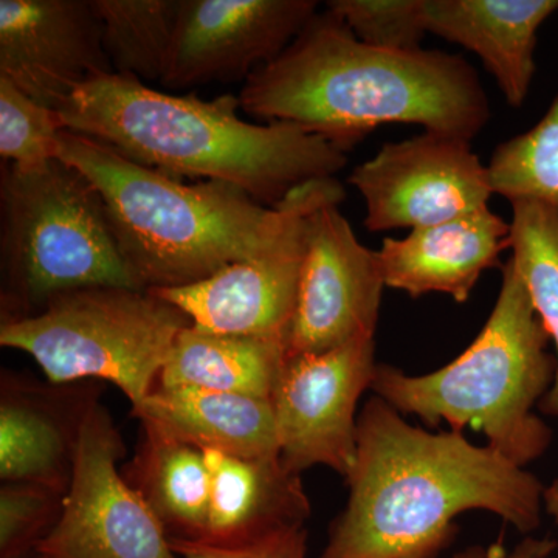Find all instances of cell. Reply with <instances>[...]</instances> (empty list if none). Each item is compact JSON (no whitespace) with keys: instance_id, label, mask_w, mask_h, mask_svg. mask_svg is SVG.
I'll use <instances>...</instances> for the list:
<instances>
[{"instance_id":"8","label":"cell","mask_w":558,"mask_h":558,"mask_svg":"<svg viewBox=\"0 0 558 558\" xmlns=\"http://www.w3.org/2000/svg\"><path fill=\"white\" fill-rule=\"evenodd\" d=\"M123 436L95 399L84 416L60 520L35 553L46 558H182L153 510L124 480Z\"/></svg>"},{"instance_id":"9","label":"cell","mask_w":558,"mask_h":558,"mask_svg":"<svg viewBox=\"0 0 558 558\" xmlns=\"http://www.w3.org/2000/svg\"><path fill=\"white\" fill-rule=\"evenodd\" d=\"M348 182L365 201L363 226L373 233L438 226L488 207L494 196L470 142L428 131L385 143Z\"/></svg>"},{"instance_id":"22","label":"cell","mask_w":558,"mask_h":558,"mask_svg":"<svg viewBox=\"0 0 558 558\" xmlns=\"http://www.w3.org/2000/svg\"><path fill=\"white\" fill-rule=\"evenodd\" d=\"M510 250L532 306L556 348V379L538 409L558 417V207L534 201L512 202ZM543 505L558 523V478L545 488Z\"/></svg>"},{"instance_id":"10","label":"cell","mask_w":558,"mask_h":558,"mask_svg":"<svg viewBox=\"0 0 558 558\" xmlns=\"http://www.w3.org/2000/svg\"><path fill=\"white\" fill-rule=\"evenodd\" d=\"M340 204L329 202L307 216L299 296L286 336L289 355L374 339L387 288L379 253L359 241Z\"/></svg>"},{"instance_id":"23","label":"cell","mask_w":558,"mask_h":558,"mask_svg":"<svg viewBox=\"0 0 558 558\" xmlns=\"http://www.w3.org/2000/svg\"><path fill=\"white\" fill-rule=\"evenodd\" d=\"M183 0H94L113 73L163 80Z\"/></svg>"},{"instance_id":"16","label":"cell","mask_w":558,"mask_h":558,"mask_svg":"<svg viewBox=\"0 0 558 558\" xmlns=\"http://www.w3.org/2000/svg\"><path fill=\"white\" fill-rule=\"evenodd\" d=\"M509 248L510 222L486 207L411 230L403 240L385 238L377 253L387 288L403 290L411 299L446 293L462 304L481 275L498 267Z\"/></svg>"},{"instance_id":"24","label":"cell","mask_w":558,"mask_h":558,"mask_svg":"<svg viewBox=\"0 0 558 558\" xmlns=\"http://www.w3.org/2000/svg\"><path fill=\"white\" fill-rule=\"evenodd\" d=\"M487 170L494 194L510 204L534 201L558 207V92L534 128L495 148Z\"/></svg>"},{"instance_id":"29","label":"cell","mask_w":558,"mask_h":558,"mask_svg":"<svg viewBox=\"0 0 558 558\" xmlns=\"http://www.w3.org/2000/svg\"><path fill=\"white\" fill-rule=\"evenodd\" d=\"M557 548L556 539L527 537L512 550L495 543L490 546H472V548L457 554L453 558H546Z\"/></svg>"},{"instance_id":"25","label":"cell","mask_w":558,"mask_h":558,"mask_svg":"<svg viewBox=\"0 0 558 558\" xmlns=\"http://www.w3.org/2000/svg\"><path fill=\"white\" fill-rule=\"evenodd\" d=\"M64 131L58 110L40 105L0 76V157L17 170L32 171L58 159Z\"/></svg>"},{"instance_id":"15","label":"cell","mask_w":558,"mask_h":558,"mask_svg":"<svg viewBox=\"0 0 558 558\" xmlns=\"http://www.w3.org/2000/svg\"><path fill=\"white\" fill-rule=\"evenodd\" d=\"M98 399L89 381L53 385L2 373L0 478L68 492L84 416Z\"/></svg>"},{"instance_id":"13","label":"cell","mask_w":558,"mask_h":558,"mask_svg":"<svg viewBox=\"0 0 558 558\" xmlns=\"http://www.w3.org/2000/svg\"><path fill=\"white\" fill-rule=\"evenodd\" d=\"M113 73L94 0H0V76L58 110Z\"/></svg>"},{"instance_id":"6","label":"cell","mask_w":558,"mask_h":558,"mask_svg":"<svg viewBox=\"0 0 558 558\" xmlns=\"http://www.w3.org/2000/svg\"><path fill=\"white\" fill-rule=\"evenodd\" d=\"M0 266L2 322L32 317L70 290L142 289L121 255L100 191L61 159L32 171L2 163Z\"/></svg>"},{"instance_id":"14","label":"cell","mask_w":558,"mask_h":558,"mask_svg":"<svg viewBox=\"0 0 558 558\" xmlns=\"http://www.w3.org/2000/svg\"><path fill=\"white\" fill-rule=\"evenodd\" d=\"M306 219L269 255L230 264L196 284L150 292L170 301L189 315L193 326L208 332L286 340L299 296Z\"/></svg>"},{"instance_id":"11","label":"cell","mask_w":558,"mask_h":558,"mask_svg":"<svg viewBox=\"0 0 558 558\" xmlns=\"http://www.w3.org/2000/svg\"><path fill=\"white\" fill-rule=\"evenodd\" d=\"M374 339L318 355H288L271 405L279 458L292 472L325 465L344 480L357 458L355 411L376 376Z\"/></svg>"},{"instance_id":"28","label":"cell","mask_w":558,"mask_h":558,"mask_svg":"<svg viewBox=\"0 0 558 558\" xmlns=\"http://www.w3.org/2000/svg\"><path fill=\"white\" fill-rule=\"evenodd\" d=\"M182 558H307L306 527L289 529L241 546H218L193 539H170Z\"/></svg>"},{"instance_id":"27","label":"cell","mask_w":558,"mask_h":558,"mask_svg":"<svg viewBox=\"0 0 558 558\" xmlns=\"http://www.w3.org/2000/svg\"><path fill=\"white\" fill-rule=\"evenodd\" d=\"M64 492L35 483L0 488V558H24L60 520Z\"/></svg>"},{"instance_id":"3","label":"cell","mask_w":558,"mask_h":558,"mask_svg":"<svg viewBox=\"0 0 558 558\" xmlns=\"http://www.w3.org/2000/svg\"><path fill=\"white\" fill-rule=\"evenodd\" d=\"M58 159L100 191L121 255L145 290L185 288L230 264L269 255L322 205L343 202L336 178L315 179L266 207L220 180L183 182L86 135L62 131Z\"/></svg>"},{"instance_id":"17","label":"cell","mask_w":558,"mask_h":558,"mask_svg":"<svg viewBox=\"0 0 558 558\" xmlns=\"http://www.w3.org/2000/svg\"><path fill=\"white\" fill-rule=\"evenodd\" d=\"M558 0H424L427 32L475 53L512 108L526 101L539 27Z\"/></svg>"},{"instance_id":"18","label":"cell","mask_w":558,"mask_h":558,"mask_svg":"<svg viewBox=\"0 0 558 558\" xmlns=\"http://www.w3.org/2000/svg\"><path fill=\"white\" fill-rule=\"evenodd\" d=\"M209 472L207 532L201 542L241 546L304 527L311 501L300 473L281 458L247 459L204 450Z\"/></svg>"},{"instance_id":"5","label":"cell","mask_w":558,"mask_h":558,"mask_svg":"<svg viewBox=\"0 0 558 558\" xmlns=\"http://www.w3.org/2000/svg\"><path fill=\"white\" fill-rule=\"evenodd\" d=\"M501 271L494 311L458 359L427 376L377 365L371 388L399 413L416 414L429 427L447 422L453 432L484 433L490 449L524 469L553 440L532 409L553 387L557 357L512 259Z\"/></svg>"},{"instance_id":"12","label":"cell","mask_w":558,"mask_h":558,"mask_svg":"<svg viewBox=\"0 0 558 558\" xmlns=\"http://www.w3.org/2000/svg\"><path fill=\"white\" fill-rule=\"evenodd\" d=\"M318 13L315 0H183L161 84L189 89L247 80Z\"/></svg>"},{"instance_id":"4","label":"cell","mask_w":558,"mask_h":558,"mask_svg":"<svg viewBox=\"0 0 558 558\" xmlns=\"http://www.w3.org/2000/svg\"><path fill=\"white\" fill-rule=\"evenodd\" d=\"M240 97L163 94L134 76L89 81L58 109L65 131L86 135L143 167L174 178L220 180L277 207L315 179L336 178L347 153L299 124H255Z\"/></svg>"},{"instance_id":"2","label":"cell","mask_w":558,"mask_h":558,"mask_svg":"<svg viewBox=\"0 0 558 558\" xmlns=\"http://www.w3.org/2000/svg\"><path fill=\"white\" fill-rule=\"evenodd\" d=\"M238 97L248 116L299 124L343 153L381 124H416L472 142L492 119L468 60L440 50L376 49L328 9L256 69Z\"/></svg>"},{"instance_id":"20","label":"cell","mask_w":558,"mask_h":558,"mask_svg":"<svg viewBox=\"0 0 558 558\" xmlns=\"http://www.w3.org/2000/svg\"><path fill=\"white\" fill-rule=\"evenodd\" d=\"M278 337L223 336L190 326L180 332L156 387H190L274 398L288 360Z\"/></svg>"},{"instance_id":"30","label":"cell","mask_w":558,"mask_h":558,"mask_svg":"<svg viewBox=\"0 0 558 558\" xmlns=\"http://www.w3.org/2000/svg\"><path fill=\"white\" fill-rule=\"evenodd\" d=\"M24 558H46V557H43V556H39V554L33 553V554H31V556H27Z\"/></svg>"},{"instance_id":"7","label":"cell","mask_w":558,"mask_h":558,"mask_svg":"<svg viewBox=\"0 0 558 558\" xmlns=\"http://www.w3.org/2000/svg\"><path fill=\"white\" fill-rule=\"evenodd\" d=\"M190 326L185 312L150 290L95 286L61 293L32 317L0 322V347L31 355L49 384L109 381L135 410Z\"/></svg>"},{"instance_id":"21","label":"cell","mask_w":558,"mask_h":558,"mask_svg":"<svg viewBox=\"0 0 558 558\" xmlns=\"http://www.w3.org/2000/svg\"><path fill=\"white\" fill-rule=\"evenodd\" d=\"M142 425L137 451L121 473L153 510L170 539H204L209 472L204 450Z\"/></svg>"},{"instance_id":"19","label":"cell","mask_w":558,"mask_h":558,"mask_svg":"<svg viewBox=\"0 0 558 558\" xmlns=\"http://www.w3.org/2000/svg\"><path fill=\"white\" fill-rule=\"evenodd\" d=\"M132 416L201 450L230 457H279L271 400L211 389L156 387Z\"/></svg>"},{"instance_id":"26","label":"cell","mask_w":558,"mask_h":558,"mask_svg":"<svg viewBox=\"0 0 558 558\" xmlns=\"http://www.w3.org/2000/svg\"><path fill=\"white\" fill-rule=\"evenodd\" d=\"M355 38L384 50H418L427 35L424 0H330Z\"/></svg>"},{"instance_id":"1","label":"cell","mask_w":558,"mask_h":558,"mask_svg":"<svg viewBox=\"0 0 558 558\" xmlns=\"http://www.w3.org/2000/svg\"><path fill=\"white\" fill-rule=\"evenodd\" d=\"M347 483L348 506L322 558H436L465 510L497 513L529 534L545 508L537 476L461 432L413 427L381 398L360 413Z\"/></svg>"}]
</instances>
